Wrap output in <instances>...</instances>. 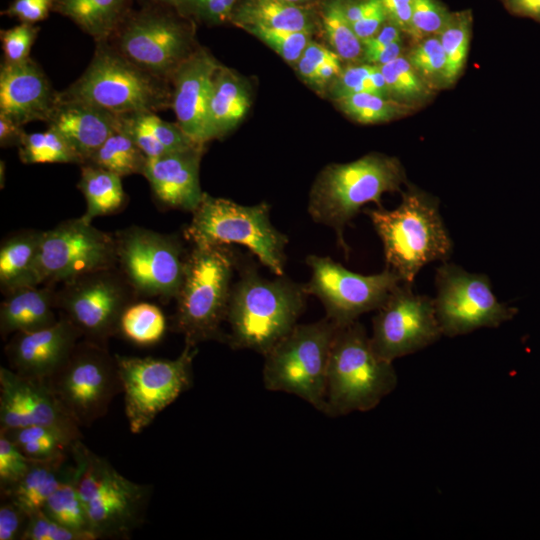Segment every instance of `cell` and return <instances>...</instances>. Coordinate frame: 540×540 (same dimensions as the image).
Segmentation results:
<instances>
[{
	"label": "cell",
	"mask_w": 540,
	"mask_h": 540,
	"mask_svg": "<svg viewBox=\"0 0 540 540\" xmlns=\"http://www.w3.org/2000/svg\"><path fill=\"white\" fill-rule=\"evenodd\" d=\"M239 269L228 305L226 343L232 349H249L264 356L298 324L308 294L304 284L284 275L270 280L252 264Z\"/></svg>",
	"instance_id": "1"
},
{
	"label": "cell",
	"mask_w": 540,
	"mask_h": 540,
	"mask_svg": "<svg viewBox=\"0 0 540 540\" xmlns=\"http://www.w3.org/2000/svg\"><path fill=\"white\" fill-rule=\"evenodd\" d=\"M406 186L395 209L366 208L363 212L382 241L385 267L412 285L422 267L450 258L453 243L438 198L410 183Z\"/></svg>",
	"instance_id": "2"
},
{
	"label": "cell",
	"mask_w": 540,
	"mask_h": 540,
	"mask_svg": "<svg viewBox=\"0 0 540 540\" xmlns=\"http://www.w3.org/2000/svg\"><path fill=\"white\" fill-rule=\"evenodd\" d=\"M408 183L400 160L371 152L352 162L331 163L316 176L308 199V213L318 224L334 230L338 244L347 255L346 225L367 203L382 206V195L402 192Z\"/></svg>",
	"instance_id": "3"
},
{
	"label": "cell",
	"mask_w": 540,
	"mask_h": 540,
	"mask_svg": "<svg viewBox=\"0 0 540 540\" xmlns=\"http://www.w3.org/2000/svg\"><path fill=\"white\" fill-rule=\"evenodd\" d=\"M238 262L227 245L193 246L188 253L173 318V330L183 335L185 344L197 347L212 340L226 343L222 324Z\"/></svg>",
	"instance_id": "4"
},
{
	"label": "cell",
	"mask_w": 540,
	"mask_h": 540,
	"mask_svg": "<svg viewBox=\"0 0 540 540\" xmlns=\"http://www.w3.org/2000/svg\"><path fill=\"white\" fill-rule=\"evenodd\" d=\"M71 457L94 539L131 538L145 521L152 486L126 478L82 439L73 444Z\"/></svg>",
	"instance_id": "5"
},
{
	"label": "cell",
	"mask_w": 540,
	"mask_h": 540,
	"mask_svg": "<svg viewBox=\"0 0 540 540\" xmlns=\"http://www.w3.org/2000/svg\"><path fill=\"white\" fill-rule=\"evenodd\" d=\"M392 363L375 352L358 320L339 326L329 358L323 413L338 417L374 409L398 384Z\"/></svg>",
	"instance_id": "6"
},
{
	"label": "cell",
	"mask_w": 540,
	"mask_h": 540,
	"mask_svg": "<svg viewBox=\"0 0 540 540\" xmlns=\"http://www.w3.org/2000/svg\"><path fill=\"white\" fill-rule=\"evenodd\" d=\"M170 81L153 75L123 56L109 41L96 43L83 74L59 99L95 105L116 115L171 108Z\"/></svg>",
	"instance_id": "7"
},
{
	"label": "cell",
	"mask_w": 540,
	"mask_h": 540,
	"mask_svg": "<svg viewBox=\"0 0 540 540\" xmlns=\"http://www.w3.org/2000/svg\"><path fill=\"white\" fill-rule=\"evenodd\" d=\"M192 214L184 237L193 246L241 245L273 274L284 275L289 240L272 224L266 202L246 206L204 192Z\"/></svg>",
	"instance_id": "8"
},
{
	"label": "cell",
	"mask_w": 540,
	"mask_h": 540,
	"mask_svg": "<svg viewBox=\"0 0 540 540\" xmlns=\"http://www.w3.org/2000/svg\"><path fill=\"white\" fill-rule=\"evenodd\" d=\"M338 328L326 316L296 324L264 355V387L295 395L323 413L329 358Z\"/></svg>",
	"instance_id": "9"
},
{
	"label": "cell",
	"mask_w": 540,
	"mask_h": 540,
	"mask_svg": "<svg viewBox=\"0 0 540 540\" xmlns=\"http://www.w3.org/2000/svg\"><path fill=\"white\" fill-rule=\"evenodd\" d=\"M109 42L140 68L168 81L198 47L193 21L165 5L132 9Z\"/></svg>",
	"instance_id": "10"
},
{
	"label": "cell",
	"mask_w": 540,
	"mask_h": 540,
	"mask_svg": "<svg viewBox=\"0 0 540 540\" xmlns=\"http://www.w3.org/2000/svg\"><path fill=\"white\" fill-rule=\"evenodd\" d=\"M197 347L185 344L175 359L115 354L130 432L139 434L193 385Z\"/></svg>",
	"instance_id": "11"
},
{
	"label": "cell",
	"mask_w": 540,
	"mask_h": 540,
	"mask_svg": "<svg viewBox=\"0 0 540 540\" xmlns=\"http://www.w3.org/2000/svg\"><path fill=\"white\" fill-rule=\"evenodd\" d=\"M114 239L116 266L135 295L176 299L188 255L177 236L131 226L115 233Z\"/></svg>",
	"instance_id": "12"
},
{
	"label": "cell",
	"mask_w": 540,
	"mask_h": 540,
	"mask_svg": "<svg viewBox=\"0 0 540 540\" xmlns=\"http://www.w3.org/2000/svg\"><path fill=\"white\" fill-rule=\"evenodd\" d=\"M48 382L79 427H90L105 416L122 392L115 354L83 338Z\"/></svg>",
	"instance_id": "13"
},
{
	"label": "cell",
	"mask_w": 540,
	"mask_h": 540,
	"mask_svg": "<svg viewBox=\"0 0 540 540\" xmlns=\"http://www.w3.org/2000/svg\"><path fill=\"white\" fill-rule=\"evenodd\" d=\"M135 293L117 267L98 270L62 284L56 306L81 332L83 339L108 347L118 335L124 310Z\"/></svg>",
	"instance_id": "14"
},
{
	"label": "cell",
	"mask_w": 540,
	"mask_h": 540,
	"mask_svg": "<svg viewBox=\"0 0 540 540\" xmlns=\"http://www.w3.org/2000/svg\"><path fill=\"white\" fill-rule=\"evenodd\" d=\"M435 311L443 335L455 337L480 328H496L511 320L516 307L498 301L490 279L443 262L437 268Z\"/></svg>",
	"instance_id": "15"
},
{
	"label": "cell",
	"mask_w": 540,
	"mask_h": 540,
	"mask_svg": "<svg viewBox=\"0 0 540 540\" xmlns=\"http://www.w3.org/2000/svg\"><path fill=\"white\" fill-rule=\"evenodd\" d=\"M311 277L304 284L308 295L322 303L326 317L339 326L352 323L367 312L377 310L402 282L392 270L362 275L327 256L308 255Z\"/></svg>",
	"instance_id": "16"
},
{
	"label": "cell",
	"mask_w": 540,
	"mask_h": 540,
	"mask_svg": "<svg viewBox=\"0 0 540 540\" xmlns=\"http://www.w3.org/2000/svg\"><path fill=\"white\" fill-rule=\"evenodd\" d=\"M116 266L114 236L82 219H70L42 232L37 261L39 284L66 283Z\"/></svg>",
	"instance_id": "17"
},
{
	"label": "cell",
	"mask_w": 540,
	"mask_h": 540,
	"mask_svg": "<svg viewBox=\"0 0 540 540\" xmlns=\"http://www.w3.org/2000/svg\"><path fill=\"white\" fill-rule=\"evenodd\" d=\"M411 286L401 282L372 320L371 344L390 362L432 345L443 335L434 299L414 293Z\"/></svg>",
	"instance_id": "18"
},
{
	"label": "cell",
	"mask_w": 540,
	"mask_h": 540,
	"mask_svg": "<svg viewBox=\"0 0 540 540\" xmlns=\"http://www.w3.org/2000/svg\"><path fill=\"white\" fill-rule=\"evenodd\" d=\"M42 425L82 439L80 427L68 414L47 380L22 376L0 367V431Z\"/></svg>",
	"instance_id": "19"
},
{
	"label": "cell",
	"mask_w": 540,
	"mask_h": 540,
	"mask_svg": "<svg viewBox=\"0 0 540 540\" xmlns=\"http://www.w3.org/2000/svg\"><path fill=\"white\" fill-rule=\"evenodd\" d=\"M82 338L79 329L61 314L51 326L11 335L4 353L14 372L48 381L65 364Z\"/></svg>",
	"instance_id": "20"
},
{
	"label": "cell",
	"mask_w": 540,
	"mask_h": 540,
	"mask_svg": "<svg viewBox=\"0 0 540 540\" xmlns=\"http://www.w3.org/2000/svg\"><path fill=\"white\" fill-rule=\"evenodd\" d=\"M221 63L204 47H197L175 70L171 108L177 124L196 143L205 145L208 104Z\"/></svg>",
	"instance_id": "21"
},
{
	"label": "cell",
	"mask_w": 540,
	"mask_h": 540,
	"mask_svg": "<svg viewBox=\"0 0 540 540\" xmlns=\"http://www.w3.org/2000/svg\"><path fill=\"white\" fill-rule=\"evenodd\" d=\"M58 102L59 92L34 60L2 61L0 115L22 127L32 121L47 122Z\"/></svg>",
	"instance_id": "22"
},
{
	"label": "cell",
	"mask_w": 540,
	"mask_h": 540,
	"mask_svg": "<svg viewBox=\"0 0 540 540\" xmlns=\"http://www.w3.org/2000/svg\"><path fill=\"white\" fill-rule=\"evenodd\" d=\"M204 146L147 158L142 175L161 206L191 213L199 206L204 195L199 179Z\"/></svg>",
	"instance_id": "23"
},
{
	"label": "cell",
	"mask_w": 540,
	"mask_h": 540,
	"mask_svg": "<svg viewBox=\"0 0 540 540\" xmlns=\"http://www.w3.org/2000/svg\"><path fill=\"white\" fill-rule=\"evenodd\" d=\"M46 123L63 135L83 165L119 127L120 116L85 102L59 99Z\"/></svg>",
	"instance_id": "24"
},
{
	"label": "cell",
	"mask_w": 540,
	"mask_h": 540,
	"mask_svg": "<svg viewBox=\"0 0 540 540\" xmlns=\"http://www.w3.org/2000/svg\"><path fill=\"white\" fill-rule=\"evenodd\" d=\"M252 103L251 89L235 70L220 65L208 104L206 142L231 133L244 119Z\"/></svg>",
	"instance_id": "25"
},
{
	"label": "cell",
	"mask_w": 540,
	"mask_h": 540,
	"mask_svg": "<svg viewBox=\"0 0 540 540\" xmlns=\"http://www.w3.org/2000/svg\"><path fill=\"white\" fill-rule=\"evenodd\" d=\"M320 4L298 5L281 0H238L229 22L241 29L263 27L305 31L315 35L320 30Z\"/></svg>",
	"instance_id": "26"
},
{
	"label": "cell",
	"mask_w": 540,
	"mask_h": 540,
	"mask_svg": "<svg viewBox=\"0 0 540 540\" xmlns=\"http://www.w3.org/2000/svg\"><path fill=\"white\" fill-rule=\"evenodd\" d=\"M56 292L52 285L23 287L5 295L0 305V334L3 339L53 325Z\"/></svg>",
	"instance_id": "27"
},
{
	"label": "cell",
	"mask_w": 540,
	"mask_h": 540,
	"mask_svg": "<svg viewBox=\"0 0 540 540\" xmlns=\"http://www.w3.org/2000/svg\"><path fill=\"white\" fill-rule=\"evenodd\" d=\"M42 232L22 230L3 239L0 245V288L3 295L40 285L37 261Z\"/></svg>",
	"instance_id": "28"
},
{
	"label": "cell",
	"mask_w": 540,
	"mask_h": 540,
	"mask_svg": "<svg viewBox=\"0 0 540 540\" xmlns=\"http://www.w3.org/2000/svg\"><path fill=\"white\" fill-rule=\"evenodd\" d=\"M132 0H55L53 11L73 21L95 43L109 41L125 20Z\"/></svg>",
	"instance_id": "29"
},
{
	"label": "cell",
	"mask_w": 540,
	"mask_h": 540,
	"mask_svg": "<svg viewBox=\"0 0 540 540\" xmlns=\"http://www.w3.org/2000/svg\"><path fill=\"white\" fill-rule=\"evenodd\" d=\"M122 177L93 164L81 165L78 188L86 201L83 220L92 223L99 216L110 215L120 210L127 199Z\"/></svg>",
	"instance_id": "30"
},
{
	"label": "cell",
	"mask_w": 540,
	"mask_h": 540,
	"mask_svg": "<svg viewBox=\"0 0 540 540\" xmlns=\"http://www.w3.org/2000/svg\"><path fill=\"white\" fill-rule=\"evenodd\" d=\"M68 457L31 461L23 478L3 497L12 498L28 513L42 509L62 482Z\"/></svg>",
	"instance_id": "31"
},
{
	"label": "cell",
	"mask_w": 540,
	"mask_h": 540,
	"mask_svg": "<svg viewBox=\"0 0 540 540\" xmlns=\"http://www.w3.org/2000/svg\"><path fill=\"white\" fill-rule=\"evenodd\" d=\"M0 432L4 433L31 461L70 456L73 444L78 441L60 429L42 425Z\"/></svg>",
	"instance_id": "32"
},
{
	"label": "cell",
	"mask_w": 540,
	"mask_h": 540,
	"mask_svg": "<svg viewBox=\"0 0 540 540\" xmlns=\"http://www.w3.org/2000/svg\"><path fill=\"white\" fill-rule=\"evenodd\" d=\"M319 16L320 31L329 48L348 64L362 62V41L346 18L343 0H323L319 6Z\"/></svg>",
	"instance_id": "33"
},
{
	"label": "cell",
	"mask_w": 540,
	"mask_h": 540,
	"mask_svg": "<svg viewBox=\"0 0 540 540\" xmlns=\"http://www.w3.org/2000/svg\"><path fill=\"white\" fill-rule=\"evenodd\" d=\"M146 161L147 157L123 127L120 119L119 127L97 149L87 163L124 177L143 174Z\"/></svg>",
	"instance_id": "34"
},
{
	"label": "cell",
	"mask_w": 540,
	"mask_h": 540,
	"mask_svg": "<svg viewBox=\"0 0 540 540\" xmlns=\"http://www.w3.org/2000/svg\"><path fill=\"white\" fill-rule=\"evenodd\" d=\"M42 510L63 526L83 534L88 540H95L78 491L73 463L68 465L62 482Z\"/></svg>",
	"instance_id": "35"
},
{
	"label": "cell",
	"mask_w": 540,
	"mask_h": 540,
	"mask_svg": "<svg viewBox=\"0 0 540 540\" xmlns=\"http://www.w3.org/2000/svg\"><path fill=\"white\" fill-rule=\"evenodd\" d=\"M348 118L360 124H379L411 115L417 108L372 93H357L333 101Z\"/></svg>",
	"instance_id": "36"
},
{
	"label": "cell",
	"mask_w": 540,
	"mask_h": 540,
	"mask_svg": "<svg viewBox=\"0 0 540 540\" xmlns=\"http://www.w3.org/2000/svg\"><path fill=\"white\" fill-rule=\"evenodd\" d=\"M167 330L163 311L149 302H132L122 313L118 335L138 346L155 345Z\"/></svg>",
	"instance_id": "37"
},
{
	"label": "cell",
	"mask_w": 540,
	"mask_h": 540,
	"mask_svg": "<svg viewBox=\"0 0 540 540\" xmlns=\"http://www.w3.org/2000/svg\"><path fill=\"white\" fill-rule=\"evenodd\" d=\"M391 99L421 108L430 101L434 93L426 81L417 73L406 55L379 66Z\"/></svg>",
	"instance_id": "38"
},
{
	"label": "cell",
	"mask_w": 540,
	"mask_h": 540,
	"mask_svg": "<svg viewBox=\"0 0 540 540\" xmlns=\"http://www.w3.org/2000/svg\"><path fill=\"white\" fill-rule=\"evenodd\" d=\"M472 11L451 12L447 23L439 33L447 62L448 86L456 83L465 69L472 34Z\"/></svg>",
	"instance_id": "39"
},
{
	"label": "cell",
	"mask_w": 540,
	"mask_h": 540,
	"mask_svg": "<svg viewBox=\"0 0 540 540\" xmlns=\"http://www.w3.org/2000/svg\"><path fill=\"white\" fill-rule=\"evenodd\" d=\"M19 159L24 164L72 163L82 165V160L57 130L25 133L19 144Z\"/></svg>",
	"instance_id": "40"
},
{
	"label": "cell",
	"mask_w": 540,
	"mask_h": 540,
	"mask_svg": "<svg viewBox=\"0 0 540 540\" xmlns=\"http://www.w3.org/2000/svg\"><path fill=\"white\" fill-rule=\"evenodd\" d=\"M357 93H372L390 98L378 65L365 62L348 64L329 84L325 95L334 101Z\"/></svg>",
	"instance_id": "41"
},
{
	"label": "cell",
	"mask_w": 540,
	"mask_h": 540,
	"mask_svg": "<svg viewBox=\"0 0 540 540\" xmlns=\"http://www.w3.org/2000/svg\"><path fill=\"white\" fill-rule=\"evenodd\" d=\"M406 56L413 68L433 90L449 87L446 55L438 35L414 41Z\"/></svg>",
	"instance_id": "42"
},
{
	"label": "cell",
	"mask_w": 540,
	"mask_h": 540,
	"mask_svg": "<svg viewBox=\"0 0 540 540\" xmlns=\"http://www.w3.org/2000/svg\"><path fill=\"white\" fill-rule=\"evenodd\" d=\"M266 44L285 62L294 67L314 34L305 31L278 30L263 27L243 29Z\"/></svg>",
	"instance_id": "43"
},
{
	"label": "cell",
	"mask_w": 540,
	"mask_h": 540,
	"mask_svg": "<svg viewBox=\"0 0 540 540\" xmlns=\"http://www.w3.org/2000/svg\"><path fill=\"white\" fill-rule=\"evenodd\" d=\"M343 8L361 41L375 35L388 20L380 0H343Z\"/></svg>",
	"instance_id": "44"
},
{
	"label": "cell",
	"mask_w": 540,
	"mask_h": 540,
	"mask_svg": "<svg viewBox=\"0 0 540 540\" xmlns=\"http://www.w3.org/2000/svg\"><path fill=\"white\" fill-rule=\"evenodd\" d=\"M450 13L439 0H413L408 36L414 42L426 36L439 35Z\"/></svg>",
	"instance_id": "45"
},
{
	"label": "cell",
	"mask_w": 540,
	"mask_h": 540,
	"mask_svg": "<svg viewBox=\"0 0 540 540\" xmlns=\"http://www.w3.org/2000/svg\"><path fill=\"white\" fill-rule=\"evenodd\" d=\"M136 119L151 133L166 153L182 151L202 145L193 141L177 123L161 119L156 112L133 113Z\"/></svg>",
	"instance_id": "46"
},
{
	"label": "cell",
	"mask_w": 540,
	"mask_h": 540,
	"mask_svg": "<svg viewBox=\"0 0 540 540\" xmlns=\"http://www.w3.org/2000/svg\"><path fill=\"white\" fill-rule=\"evenodd\" d=\"M238 0H175L174 9L183 17L209 26L229 22Z\"/></svg>",
	"instance_id": "47"
},
{
	"label": "cell",
	"mask_w": 540,
	"mask_h": 540,
	"mask_svg": "<svg viewBox=\"0 0 540 540\" xmlns=\"http://www.w3.org/2000/svg\"><path fill=\"white\" fill-rule=\"evenodd\" d=\"M29 460L20 449L0 432V491L8 495L19 483L30 466Z\"/></svg>",
	"instance_id": "48"
},
{
	"label": "cell",
	"mask_w": 540,
	"mask_h": 540,
	"mask_svg": "<svg viewBox=\"0 0 540 540\" xmlns=\"http://www.w3.org/2000/svg\"><path fill=\"white\" fill-rule=\"evenodd\" d=\"M39 27L35 24L22 23L9 29L1 30L0 38L4 60L8 63H20L30 58L31 48L37 38Z\"/></svg>",
	"instance_id": "49"
},
{
	"label": "cell",
	"mask_w": 540,
	"mask_h": 540,
	"mask_svg": "<svg viewBox=\"0 0 540 540\" xmlns=\"http://www.w3.org/2000/svg\"><path fill=\"white\" fill-rule=\"evenodd\" d=\"M21 540H88L83 534L69 529L49 517L42 509L29 513Z\"/></svg>",
	"instance_id": "50"
},
{
	"label": "cell",
	"mask_w": 540,
	"mask_h": 540,
	"mask_svg": "<svg viewBox=\"0 0 540 540\" xmlns=\"http://www.w3.org/2000/svg\"><path fill=\"white\" fill-rule=\"evenodd\" d=\"M0 505V540H21L29 513L15 500L2 497Z\"/></svg>",
	"instance_id": "51"
},
{
	"label": "cell",
	"mask_w": 540,
	"mask_h": 540,
	"mask_svg": "<svg viewBox=\"0 0 540 540\" xmlns=\"http://www.w3.org/2000/svg\"><path fill=\"white\" fill-rule=\"evenodd\" d=\"M55 0H12L2 15L16 18L22 23L36 24L53 11Z\"/></svg>",
	"instance_id": "52"
},
{
	"label": "cell",
	"mask_w": 540,
	"mask_h": 540,
	"mask_svg": "<svg viewBox=\"0 0 540 540\" xmlns=\"http://www.w3.org/2000/svg\"><path fill=\"white\" fill-rule=\"evenodd\" d=\"M387 19L408 35L411 28L413 0H380Z\"/></svg>",
	"instance_id": "53"
},
{
	"label": "cell",
	"mask_w": 540,
	"mask_h": 540,
	"mask_svg": "<svg viewBox=\"0 0 540 540\" xmlns=\"http://www.w3.org/2000/svg\"><path fill=\"white\" fill-rule=\"evenodd\" d=\"M402 34L404 33L396 25L387 20L375 35L362 41L363 52L379 49L402 40Z\"/></svg>",
	"instance_id": "54"
},
{
	"label": "cell",
	"mask_w": 540,
	"mask_h": 540,
	"mask_svg": "<svg viewBox=\"0 0 540 540\" xmlns=\"http://www.w3.org/2000/svg\"><path fill=\"white\" fill-rule=\"evenodd\" d=\"M403 54V39L379 49L363 52L362 62L373 65H384Z\"/></svg>",
	"instance_id": "55"
},
{
	"label": "cell",
	"mask_w": 540,
	"mask_h": 540,
	"mask_svg": "<svg viewBox=\"0 0 540 540\" xmlns=\"http://www.w3.org/2000/svg\"><path fill=\"white\" fill-rule=\"evenodd\" d=\"M504 8L517 17L530 18L540 24V0H500Z\"/></svg>",
	"instance_id": "56"
},
{
	"label": "cell",
	"mask_w": 540,
	"mask_h": 540,
	"mask_svg": "<svg viewBox=\"0 0 540 540\" xmlns=\"http://www.w3.org/2000/svg\"><path fill=\"white\" fill-rule=\"evenodd\" d=\"M26 132L23 127L0 115V146L18 147Z\"/></svg>",
	"instance_id": "57"
},
{
	"label": "cell",
	"mask_w": 540,
	"mask_h": 540,
	"mask_svg": "<svg viewBox=\"0 0 540 540\" xmlns=\"http://www.w3.org/2000/svg\"><path fill=\"white\" fill-rule=\"evenodd\" d=\"M302 56L318 66L328 62L342 61L333 50L319 44L313 39L306 46Z\"/></svg>",
	"instance_id": "58"
},
{
	"label": "cell",
	"mask_w": 540,
	"mask_h": 540,
	"mask_svg": "<svg viewBox=\"0 0 540 540\" xmlns=\"http://www.w3.org/2000/svg\"><path fill=\"white\" fill-rule=\"evenodd\" d=\"M300 77V79L310 86L313 90L317 92L318 80H317V69L318 65L310 61L304 56H301L300 59L293 67Z\"/></svg>",
	"instance_id": "59"
},
{
	"label": "cell",
	"mask_w": 540,
	"mask_h": 540,
	"mask_svg": "<svg viewBox=\"0 0 540 540\" xmlns=\"http://www.w3.org/2000/svg\"><path fill=\"white\" fill-rule=\"evenodd\" d=\"M141 3V6L146 5H165L172 6L174 5L175 0H137Z\"/></svg>",
	"instance_id": "60"
},
{
	"label": "cell",
	"mask_w": 540,
	"mask_h": 540,
	"mask_svg": "<svg viewBox=\"0 0 540 540\" xmlns=\"http://www.w3.org/2000/svg\"><path fill=\"white\" fill-rule=\"evenodd\" d=\"M298 5H319L323 0H281Z\"/></svg>",
	"instance_id": "61"
},
{
	"label": "cell",
	"mask_w": 540,
	"mask_h": 540,
	"mask_svg": "<svg viewBox=\"0 0 540 540\" xmlns=\"http://www.w3.org/2000/svg\"><path fill=\"white\" fill-rule=\"evenodd\" d=\"M3 176L5 177V163H3V161H1V163H0V183H1V188H3V182H5V178H3Z\"/></svg>",
	"instance_id": "62"
}]
</instances>
